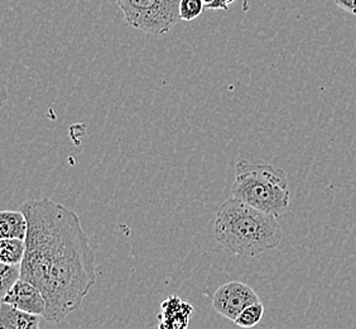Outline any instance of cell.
Returning a JSON list of instances; mask_svg holds the SVG:
<instances>
[{
  "instance_id": "1",
  "label": "cell",
  "mask_w": 356,
  "mask_h": 329,
  "mask_svg": "<svg viewBox=\"0 0 356 329\" xmlns=\"http://www.w3.org/2000/svg\"><path fill=\"white\" fill-rule=\"evenodd\" d=\"M26 254L21 279L41 290L43 318L60 323L81 307L96 284L95 254L75 212L54 200H28Z\"/></svg>"
},
{
  "instance_id": "2",
  "label": "cell",
  "mask_w": 356,
  "mask_h": 329,
  "mask_svg": "<svg viewBox=\"0 0 356 329\" xmlns=\"http://www.w3.org/2000/svg\"><path fill=\"white\" fill-rule=\"evenodd\" d=\"M213 236L232 254L255 257L280 246L283 231L277 217L232 197L216 212Z\"/></svg>"
},
{
  "instance_id": "3",
  "label": "cell",
  "mask_w": 356,
  "mask_h": 329,
  "mask_svg": "<svg viewBox=\"0 0 356 329\" xmlns=\"http://www.w3.org/2000/svg\"><path fill=\"white\" fill-rule=\"evenodd\" d=\"M232 192L234 198L277 218L287 211L291 200L289 181L284 170L247 160L235 164Z\"/></svg>"
},
{
  "instance_id": "4",
  "label": "cell",
  "mask_w": 356,
  "mask_h": 329,
  "mask_svg": "<svg viewBox=\"0 0 356 329\" xmlns=\"http://www.w3.org/2000/svg\"><path fill=\"white\" fill-rule=\"evenodd\" d=\"M125 22L152 36L168 33L181 21V0H115Z\"/></svg>"
},
{
  "instance_id": "5",
  "label": "cell",
  "mask_w": 356,
  "mask_h": 329,
  "mask_svg": "<svg viewBox=\"0 0 356 329\" xmlns=\"http://www.w3.org/2000/svg\"><path fill=\"white\" fill-rule=\"evenodd\" d=\"M261 302L258 294L247 284L229 282L222 284L213 296V308L234 322L244 309Z\"/></svg>"
},
{
  "instance_id": "6",
  "label": "cell",
  "mask_w": 356,
  "mask_h": 329,
  "mask_svg": "<svg viewBox=\"0 0 356 329\" xmlns=\"http://www.w3.org/2000/svg\"><path fill=\"white\" fill-rule=\"evenodd\" d=\"M1 302L13 305L31 314L43 316L47 309V303L41 290L32 282L19 279L7 294L1 296Z\"/></svg>"
},
{
  "instance_id": "7",
  "label": "cell",
  "mask_w": 356,
  "mask_h": 329,
  "mask_svg": "<svg viewBox=\"0 0 356 329\" xmlns=\"http://www.w3.org/2000/svg\"><path fill=\"white\" fill-rule=\"evenodd\" d=\"M195 309L177 295H171L161 304L158 329H187Z\"/></svg>"
},
{
  "instance_id": "8",
  "label": "cell",
  "mask_w": 356,
  "mask_h": 329,
  "mask_svg": "<svg viewBox=\"0 0 356 329\" xmlns=\"http://www.w3.org/2000/svg\"><path fill=\"white\" fill-rule=\"evenodd\" d=\"M0 329H41L40 316L31 314L10 304L1 302Z\"/></svg>"
},
{
  "instance_id": "9",
  "label": "cell",
  "mask_w": 356,
  "mask_h": 329,
  "mask_svg": "<svg viewBox=\"0 0 356 329\" xmlns=\"http://www.w3.org/2000/svg\"><path fill=\"white\" fill-rule=\"evenodd\" d=\"M28 232V220L24 213L19 211H3L0 213V240L18 238L26 240Z\"/></svg>"
},
{
  "instance_id": "10",
  "label": "cell",
  "mask_w": 356,
  "mask_h": 329,
  "mask_svg": "<svg viewBox=\"0 0 356 329\" xmlns=\"http://www.w3.org/2000/svg\"><path fill=\"white\" fill-rule=\"evenodd\" d=\"M26 254V240L18 238L0 240V262L7 265H22Z\"/></svg>"
},
{
  "instance_id": "11",
  "label": "cell",
  "mask_w": 356,
  "mask_h": 329,
  "mask_svg": "<svg viewBox=\"0 0 356 329\" xmlns=\"http://www.w3.org/2000/svg\"><path fill=\"white\" fill-rule=\"evenodd\" d=\"M264 310L266 309H264L263 303H254L252 305H249V307L244 309L240 313L239 316L234 321V323L241 328H253L255 326H258L263 319Z\"/></svg>"
},
{
  "instance_id": "12",
  "label": "cell",
  "mask_w": 356,
  "mask_h": 329,
  "mask_svg": "<svg viewBox=\"0 0 356 329\" xmlns=\"http://www.w3.org/2000/svg\"><path fill=\"white\" fill-rule=\"evenodd\" d=\"M0 294H7L9 289L13 288L14 284L21 279V265H7L0 262Z\"/></svg>"
},
{
  "instance_id": "13",
  "label": "cell",
  "mask_w": 356,
  "mask_h": 329,
  "mask_svg": "<svg viewBox=\"0 0 356 329\" xmlns=\"http://www.w3.org/2000/svg\"><path fill=\"white\" fill-rule=\"evenodd\" d=\"M204 0H181L179 17L181 21H195L205 10Z\"/></svg>"
},
{
  "instance_id": "14",
  "label": "cell",
  "mask_w": 356,
  "mask_h": 329,
  "mask_svg": "<svg viewBox=\"0 0 356 329\" xmlns=\"http://www.w3.org/2000/svg\"><path fill=\"white\" fill-rule=\"evenodd\" d=\"M335 4L345 12L356 15V0H335Z\"/></svg>"
},
{
  "instance_id": "15",
  "label": "cell",
  "mask_w": 356,
  "mask_h": 329,
  "mask_svg": "<svg viewBox=\"0 0 356 329\" xmlns=\"http://www.w3.org/2000/svg\"><path fill=\"white\" fill-rule=\"evenodd\" d=\"M213 1H215V0H204V3H205L206 7H207V6H210V4L213 3Z\"/></svg>"
}]
</instances>
